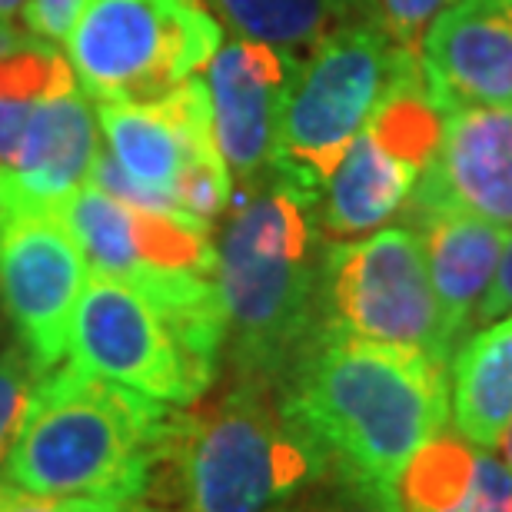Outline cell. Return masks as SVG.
I'll return each mask as SVG.
<instances>
[{
    "instance_id": "19",
    "label": "cell",
    "mask_w": 512,
    "mask_h": 512,
    "mask_svg": "<svg viewBox=\"0 0 512 512\" xmlns=\"http://www.w3.org/2000/svg\"><path fill=\"white\" fill-rule=\"evenodd\" d=\"M213 4L243 40H256L283 54L313 47L326 34V24L340 17L336 0H213Z\"/></svg>"
},
{
    "instance_id": "18",
    "label": "cell",
    "mask_w": 512,
    "mask_h": 512,
    "mask_svg": "<svg viewBox=\"0 0 512 512\" xmlns=\"http://www.w3.org/2000/svg\"><path fill=\"white\" fill-rule=\"evenodd\" d=\"M97 120L104 127L114 160L130 177L153 187L173 190L180 167L187 163V147L180 133L153 104H97Z\"/></svg>"
},
{
    "instance_id": "13",
    "label": "cell",
    "mask_w": 512,
    "mask_h": 512,
    "mask_svg": "<svg viewBox=\"0 0 512 512\" xmlns=\"http://www.w3.org/2000/svg\"><path fill=\"white\" fill-rule=\"evenodd\" d=\"M416 210H459L512 230V107L443 114L436 157L403 207Z\"/></svg>"
},
{
    "instance_id": "24",
    "label": "cell",
    "mask_w": 512,
    "mask_h": 512,
    "mask_svg": "<svg viewBox=\"0 0 512 512\" xmlns=\"http://www.w3.org/2000/svg\"><path fill=\"white\" fill-rule=\"evenodd\" d=\"M446 4L449 0H363V7L370 10V24L380 27L399 50L413 57L423 30Z\"/></svg>"
},
{
    "instance_id": "5",
    "label": "cell",
    "mask_w": 512,
    "mask_h": 512,
    "mask_svg": "<svg viewBox=\"0 0 512 512\" xmlns=\"http://www.w3.org/2000/svg\"><path fill=\"white\" fill-rule=\"evenodd\" d=\"M223 350L227 316L213 280L150 300L124 280L87 273L67 343L74 370L187 409L217 380Z\"/></svg>"
},
{
    "instance_id": "3",
    "label": "cell",
    "mask_w": 512,
    "mask_h": 512,
    "mask_svg": "<svg viewBox=\"0 0 512 512\" xmlns=\"http://www.w3.org/2000/svg\"><path fill=\"white\" fill-rule=\"evenodd\" d=\"M183 409L54 366L40 373L0 483L37 496L163 499Z\"/></svg>"
},
{
    "instance_id": "9",
    "label": "cell",
    "mask_w": 512,
    "mask_h": 512,
    "mask_svg": "<svg viewBox=\"0 0 512 512\" xmlns=\"http://www.w3.org/2000/svg\"><path fill=\"white\" fill-rule=\"evenodd\" d=\"M323 326L373 343L409 346L449 366L439 303L413 227H380L326 247Z\"/></svg>"
},
{
    "instance_id": "10",
    "label": "cell",
    "mask_w": 512,
    "mask_h": 512,
    "mask_svg": "<svg viewBox=\"0 0 512 512\" xmlns=\"http://www.w3.org/2000/svg\"><path fill=\"white\" fill-rule=\"evenodd\" d=\"M87 256L47 210H0V306L37 373L64 360Z\"/></svg>"
},
{
    "instance_id": "7",
    "label": "cell",
    "mask_w": 512,
    "mask_h": 512,
    "mask_svg": "<svg viewBox=\"0 0 512 512\" xmlns=\"http://www.w3.org/2000/svg\"><path fill=\"white\" fill-rule=\"evenodd\" d=\"M220 40L200 0H87L67 60L97 104H157L210 64Z\"/></svg>"
},
{
    "instance_id": "23",
    "label": "cell",
    "mask_w": 512,
    "mask_h": 512,
    "mask_svg": "<svg viewBox=\"0 0 512 512\" xmlns=\"http://www.w3.org/2000/svg\"><path fill=\"white\" fill-rule=\"evenodd\" d=\"M37 370L30 366L27 353L14 346L0 356V466L14 446V439L24 426V413L30 403V389L37 383Z\"/></svg>"
},
{
    "instance_id": "8",
    "label": "cell",
    "mask_w": 512,
    "mask_h": 512,
    "mask_svg": "<svg viewBox=\"0 0 512 512\" xmlns=\"http://www.w3.org/2000/svg\"><path fill=\"white\" fill-rule=\"evenodd\" d=\"M439 137L443 110L429 100L419 67H413L386 90L323 183L316 200L323 237L356 240L396 217L436 157Z\"/></svg>"
},
{
    "instance_id": "30",
    "label": "cell",
    "mask_w": 512,
    "mask_h": 512,
    "mask_svg": "<svg viewBox=\"0 0 512 512\" xmlns=\"http://www.w3.org/2000/svg\"><path fill=\"white\" fill-rule=\"evenodd\" d=\"M27 0H0V20H14L24 10Z\"/></svg>"
},
{
    "instance_id": "12",
    "label": "cell",
    "mask_w": 512,
    "mask_h": 512,
    "mask_svg": "<svg viewBox=\"0 0 512 512\" xmlns=\"http://www.w3.org/2000/svg\"><path fill=\"white\" fill-rule=\"evenodd\" d=\"M416 67L443 114L512 107V0H449L419 37Z\"/></svg>"
},
{
    "instance_id": "25",
    "label": "cell",
    "mask_w": 512,
    "mask_h": 512,
    "mask_svg": "<svg viewBox=\"0 0 512 512\" xmlns=\"http://www.w3.org/2000/svg\"><path fill=\"white\" fill-rule=\"evenodd\" d=\"M90 183H94L97 190H104L107 197L127 203V207L150 210V213H180L173 190L153 187V183H143L137 177H130V173L114 160V153H110V150L97 153L94 170H90Z\"/></svg>"
},
{
    "instance_id": "22",
    "label": "cell",
    "mask_w": 512,
    "mask_h": 512,
    "mask_svg": "<svg viewBox=\"0 0 512 512\" xmlns=\"http://www.w3.org/2000/svg\"><path fill=\"white\" fill-rule=\"evenodd\" d=\"M293 512H403L396 486L330 469L326 479Z\"/></svg>"
},
{
    "instance_id": "21",
    "label": "cell",
    "mask_w": 512,
    "mask_h": 512,
    "mask_svg": "<svg viewBox=\"0 0 512 512\" xmlns=\"http://www.w3.org/2000/svg\"><path fill=\"white\" fill-rule=\"evenodd\" d=\"M173 197H177L180 213L210 223L230 207L233 197V177L230 167L223 163L220 153H207V157H193L180 167L177 180H173Z\"/></svg>"
},
{
    "instance_id": "31",
    "label": "cell",
    "mask_w": 512,
    "mask_h": 512,
    "mask_svg": "<svg viewBox=\"0 0 512 512\" xmlns=\"http://www.w3.org/2000/svg\"><path fill=\"white\" fill-rule=\"evenodd\" d=\"M499 453H503V459L512 466V429L503 436V443H499Z\"/></svg>"
},
{
    "instance_id": "32",
    "label": "cell",
    "mask_w": 512,
    "mask_h": 512,
    "mask_svg": "<svg viewBox=\"0 0 512 512\" xmlns=\"http://www.w3.org/2000/svg\"><path fill=\"white\" fill-rule=\"evenodd\" d=\"M363 0H336V7H340V14H346L350 7H360Z\"/></svg>"
},
{
    "instance_id": "27",
    "label": "cell",
    "mask_w": 512,
    "mask_h": 512,
    "mask_svg": "<svg viewBox=\"0 0 512 512\" xmlns=\"http://www.w3.org/2000/svg\"><path fill=\"white\" fill-rule=\"evenodd\" d=\"M87 0H27L24 24L34 37L44 40H67L70 27L77 24L80 10Z\"/></svg>"
},
{
    "instance_id": "29",
    "label": "cell",
    "mask_w": 512,
    "mask_h": 512,
    "mask_svg": "<svg viewBox=\"0 0 512 512\" xmlns=\"http://www.w3.org/2000/svg\"><path fill=\"white\" fill-rule=\"evenodd\" d=\"M30 110L34 104H20V100H0V170L10 167L17 157L20 137L27 130Z\"/></svg>"
},
{
    "instance_id": "6",
    "label": "cell",
    "mask_w": 512,
    "mask_h": 512,
    "mask_svg": "<svg viewBox=\"0 0 512 512\" xmlns=\"http://www.w3.org/2000/svg\"><path fill=\"white\" fill-rule=\"evenodd\" d=\"M413 67L416 57L399 50L373 24L326 30L306 60L296 64L283 100L280 147L266 173L320 200L343 150L363 130L386 90Z\"/></svg>"
},
{
    "instance_id": "14",
    "label": "cell",
    "mask_w": 512,
    "mask_h": 512,
    "mask_svg": "<svg viewBox=\"0 0 512 512\" xmlns=\"http://www.w3.org/2000/svg\"><path fill=\"white\" fill-rule=\"evenodd\" d=\"M94 107L77 90L40 100L30 110L17 157L0 170V210L57 213L70 193L87 187L97 160Z\"/></svg>"
},
{
    "instance_id": "20",
    "label": "cell",
    "mask_w": 512,
    "mask_h": 512,
    "mask_svg": "<svg viewBox=\"0 0 512 512\" xmlns=\"http://www.w3.org/2000/svg\"><path fill=\"white\" fill-rule=\"evenodd\" d=\"M70 90H77L70 60L50 40L14 27V20H0V100L40 104Z\"/></svg>"
},
{
    "instance_id": "28",
    "label": "cell",
    "mask_w": 512,
    "mask_h": 512,
    "mask_svg": "<svg viewBox=\"0 0 512 512\" xmlns=\"http://www.w3.org/2000/svg\"><path fill=\"white\" fill-rule=\"evenodd\" d=\"M512 313V230H509V240H506V250H503V260H499V270H496V280L489 286V293L483 296V303H479L476 310V326L483 323H493L499 316Z\"/></svg>"
},
{
    "instance_id": "26",
    "label": "cell",
    "mask_w": 512,
    "mask_h": 512,
    "mask_svg": "<svg viewBox=\"0 0 512 512\" xmlns=\"http://www.w3.org/2000/svg\"><path fill=\"white\" fill-rule=\"evenodd\" d=\"M0 512H170L147 499H94V496H37L0 483Z\"/></svg>"
},
{
    "instance_id": "1",
    "label": "cell",
    "mask_w": 512,
    "mask_h": 512,
    "mask_svg": "<svg viewBox=\"0 0 512 512\" xmlns=\"http://www.w3.org/2000/svg\"><path fill=\"white\" fill-rule=\"evenodd\" d=\"M276 396L330 469L386 486H396L409 459L449 426L443 360L336 326L316 330Z\"/></svg>"
},
{
    "instance_id": "17",
    "label": "cell",
    "mask_w": 512,
    "mask_h": 512,
    "mask_svg": "<svg viewBox=\"0 0 512 512\" xmlns=\"http://www.w3.org/2000/svg\"><path fill=\"white\" fill-rule=\"evenodd\" d=\"M449 426L499 449L512 429V313L476 326L449 360Z\"/></svg>"
},
{
    "instance_id": "2",
    "label": "cell",
    "mask_w": 512,
    "mask_h": 512,
    "mask_svg": "<svg viewBox=\"0 0 512 512\" xmlns=\"http://www.w3.org/2000/svg\"><path fill=\"white\" fill-rule=\"evenodd\" d=\"M326 247L316 197L273 173L230 197L213 283L237 380L276 389L323 326Z\"/></svg>"
},
{
    "instance_id": "15",
    "label": "cell",
    "mask_w": 512,
    "mask_h": 512,
    "mask_svg": "<svg viewBox=\"0 0 512 512\" xmlns=\"http://www.w3.org/2000/svg\"><path fill=\"white\" fill-rule=\"evenodd\" d=\"M403 217L423 243L443 340L453 360L456 346L473 333L479 303L496 280L509 230L459 210H416Z\"/></svg>"
},
{
    "instance_id": "11",
    "label": "cell",
    "mask_w": 512,
    "mask_h": 512,
    "mask_svg": "<svg viewBox=\"0 0 512 512\" xmlns=\"http://www.w3.org/2000/svg\"><path fill=\"white\" fill-rule=\"evenodd\" d=\"M293 54L256 40H230L210 57L207 94H210V124L213 140L230 177L240 183L263 177L280 147L283 100L296 74Z\"/></svg>"
},
{
    "instance_id": "16",
    "label": "cell",
    "mask_w": 512,
    "mask_h": 512,
    "mask_svg": "<svg viewBox=\"0 0 512 512\" xmlns=\"http://www.w3.org/2000/svg\"><path fill=\"white\" fill-rule=\"evenodd\" d=\"M396 496L403 512H512V466L446 426L406 463Z\"/></svg>"
},
{
    "instance_id": "4",
    "label": "cell",
    "mask_w": 512,
    "mask_h": 512,
    "mask_svg": "<svg viewBox=\"0 0 512 512\" xmlns=\"http://www.w3.org/2000/svg\"><path fill=\"white\" fill-rule=\"evenodd\" d=\"M330 473L273 386L233 380L207 409H183L170 512H293Z\"/></svg>"
}]
</instances>
